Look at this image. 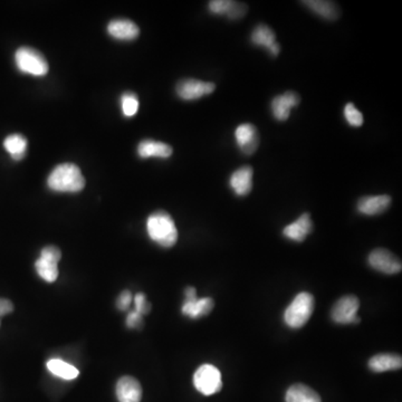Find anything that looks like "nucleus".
<instances>
[{"mask_svg":"<svg viewBox=\"0 0 402 402\" xmlns=\"http://www.w3.org/2000/svg\"><path fill=\"white\" fill-rule=\"evenodd\" d=\"M117 397L119 402H140L142 399L140 382L132 376H122L117 384Z\"/></svg>","mask_w":402,"mask_h":402,"instance_id":"dca6fc26","label":"nucleus"},{"mask_svg":"<svg viewBox=\"0 0 402 402\" xmlns=\"http://www.w3.org/2000/svg\"><path fill=\"white\" fill-rule=\"evenodd\" d=\"M41 257H44L46 260H52V262L58 263V264L60 258H62V253H60L58 247L47 246L43 249L42 253H41Z\"/></svg>","mask_w":402,"mask_h":402,"instance_id":"c85d7f7f","label":"nucleus"},{"mask_svg":"<svg viewBox=\"0 0 402 402\" xmlns=\"http://www.w3.org/2000/svg\"><path fill=\"white\" fill-rule=\"evenodd\" d=\"M122 103L123 115L125 117H133L137 115L139 110L138 96L133 93H125L121 97Z\"/></svg>","mask_w":402,"mask_h":402,"instance_id":"bb28decb","label":"nucleus"},{"mask_svg":"<svg viewBox=\"0 0 402 402\" xmlns=\"http://www.w3.org/2000/svg\"><path fill=\"white\" fill-rule=\"evenodd\" d=\"M107 31L112 37L121 41H132L140 34V29L133 21L127 19L112 21L107 26Z\"/></svg>","mask_w":402,"mask_h":402,"instance_id":"aec40b11","label":"nucleus"},{"mask_svg":"<svg viewBox=\"0 0 402 402\" xmlns=\"http://www.w3.org/2000/svg\"><path fill=\"white\" fill-rule=\"evenodd\" d=\"M368 263L376 272L384 273L387 275H395L401 272V260L388 249H374L368 257Z\"/></svg>","mask_w":402,"mask_h":402,"instance_id":"6e6552de","label":"nucleus"},{"mask_svg":"<svg viewBox=\"0 0 402 402\" xmlns=\"http://www.w3.org/2000/svg\"><path fill=\"white\" fill-rule=\"evenodd\" d=\"M368 366L369 369L376 374L395 371V370L401 369V356L393 354V353H380L369 360Z\"/></svg>","mask_w":402,"mask_h":402,"instance_id":"a211bd4d","label":"nucleus"},{"mask_svg":"<svg viewBox=\"0 0 402 402\" xmlns=\"http://www.w3.org/2000/svg\"><path fill=\"white\" fill-rule=\"evenodd\" d=\"M147 231L151 240L164 248L174 246L178 240L176 223L171 216L166 211H156L149 217L147 221Z\"/></svg>","mask_w":402,"mask_h":402,"instance_id":"f257e3e1","label":"nucleus"},{"mask_svg":"<svg viewBox=\"0 0 402 402\" xmlns=\"http://www.w3.org/2000/svg\"><path fill=\"white\" fill-rule=\"evenodd\" d=\"M46 366L54 376H58L60 379L74 380L80 374L75 366L60 359H53L48 361Z\"/></svg>","mask_w":402,"mask_h":402,"instance_id":"b1692460","label":"nucleus"},{"mask_svg":"<svg viewBox=\"0 0 402 402\" xmlns=\"http://www.w3.org/2000/svg\"><path fill=\"white\" fill-rule=\"evenodd\" d=\"M315 301L312 294L301 292L288 305L284 313V322L290 329H301L307 324L314 311Z\"/></svg>","mask_w":402,"mask_h":402,"instance_id":"7ed1b4c3","label":"nucleus"},{"mask_svg":"<svg viewBox=\"0 0 402 402\" xmlns=\"http://www.w3.org/2000/svg\"><path fill=\"white\" fill-rule=\"evenodd\" d=\"M312 231H313V223L311 215L309 213H304L294 223H290L283 229V235L290 240L302 243L307 239Z\"/></svg>","mask_w":402,"mask_h":402,"instance_id":"2eb2a0df","label":"nucleus"},{"mask_svg":"<svg viewBox=\"0 0 402 402\" xmlns=\"http://www.w3.org/2000/svg\"><path fill=\"white\" fill-rule=\"evenodd\" d=\"M300 102H301V97L295 92H286V93L275 96L270 103L273 117L280 122H285L291 115L292 109L297 107Z\"/></svg>","mask_w":402,"mask_h":402,"instance_id":"9b49d317","label":"nucleus"},{"mask_svg":"<svg viewBox=\"0 0 402 402\" xmlns=\"http://www.w3.org/2000/svg\"><path fill=\"white\" fill-rule=\"evenodd\" d=\"M344 117L349 125L353 127H360L364 125V115L356 109L353 103H348L344 107Z\"/></svg>","mask_w":402,"mask_h":402,"instance_id":"a878e982","label":"nucleus"},{"mask_svg":"<svg viewBox=\"0 0 402 402\" xmlns=\"http://www.w3.org/2000/svg\"><path fill=\"white\" fill-rule=\"evenodd\" d=\"M302 5L309 8L310 11H313L315 15L319 16L325 21H337L340 17V8L332 1H325V0H305L301 1Z\"/></svg>","mask_w":402,"mask_h":402,"instance_id":"6ab92c4d","label":"nucleus"},{"mask_svg":"<svg viewBox=\"0 0 402 402\" xmlns=\"http://www.w3.org/2000/svg\"><path fill=\"white\" fill-rule=\"evenodd\" d=\"M359 309L360 301L356 296H343L333 305L331 317L337 324H356L360 322Z\"/></svg>","mask_w":402,"mask_h":402,"instance_id":"0eeeda50","label":"nucleus"},{"mask_svg":"<svg viewBox=\"0 0 402 402\" xmlns=\"http://www.w3.org/2000/svg\"><path fill=\"white\" fill-rule=\"evenodd\" d=\"M250 41H252V44L255 45V46L268 48L270 54L274 56V58L280 54V47L278 43L276 42L275 33L268 25H264V23L258 25L253 31Z\"/></svg>","mask_w":402,"mask_h":402,"instance_id":"4468645a","label":"nucleus"},{"mask_svg":"<svg viewBox=\"0 0 402 402\" xmlns=\"http://www.w3.org/2000/svg\"><path fill=\"white\" fill-rule=\"evenodd\" d=\"M131 302H132V294L130 291H123L117 299V307L121 311H127L130 307Z\"/></svg>","mask_w":402,"mask_h":402,"instance_id":"7c9ffc66","label":"nucleus"},{"mask_svg":"<svg viewBox=\"0 0 402 402\" xmlns=\"http://www.w3.org/2000/svg\"><path fill=\"white\" fill-rule=\"evenodd\" d=\"M286 402H322L319 393L305 384H294L288 388L285 395Z\"/></svg>","mask_w":402,"mask_h":402,"instance_id":"4be33fe9","label":"nucleus"},{"mask_svg":"<svg viewBox=\"0 0 402 402\" xmlns=\"http://www.w3.org/2000/svg\"><path fill=\"white\" fill-rule=\"evenodd\" d=\"M135 311L141 315H147L151 310V305L147 301L146 295L143 293H138L134 296Z\"/></svg>","mask_w":402,"mask_h":402,"instance_id":"cd10ccee","label":"nucleus"},{"mask_svg":"<svg viewBox=\"0 0 402 402\" xmlns=\"http://www.w3.org/2000/svg\"><path fill=\"white\" fill-rule=\"evenodd\" d=\"M208 8L213 15L226 16L231 21L244 17L247 13V6L233 0H213L208 4Z\"/></svg>","mask_w":402,"mask_h":402,"instance_id":"ddd939ff","label":"nucleus"},{"mask_svg":"<svg viewBox=\"0 0 402 402\" xmlns=\"http://www.w3.org/2000/svg\"><path fill=\"white\" fill-rule=\"evenodd\" d=\"M172 152H174V150H172L171 147L166 143L150 140V139L143 140L138 147L139 156L143 159H168L171 157Z\"/></svg>","mask_w":402,"mask_h":402,"instance_id":"412c9836","label":"nucleus"},{"mask_svg":"<svg viewBox=\"0 0 402 402\" xmlns=\"http://www.w3.org/2000/svg\"><path fill=\"white\" fill-rule=\"evenodd\" d=\"M194 384L203 396L215 395L223 388L221 371L213 364H203L195 372Z\"/></svg>","mask_w":402,"mask_h":402,"instance_id":"39448f33","label":"nucleus"},{"mask_svg":"<svg viewBox=\"0 0 402 402\" xmlns=\"http://www.w3.org/2000/svg\"><path fill=\"white\" fill-rule=\"evenodd\" d=\"M27 139L21 134H11L4 141V147L14 160H21L26 156Z\"/></svg>","mask_w":402,"mask_h":402,"instance_id":"5701e85b","label":"nucleus"},{"mask_svg":"<svg viewBox=\"0 0 402 402\" xmlns=\"http://www.w3.org/2000/svg\"><path fill=\"white\" fill-rule=\"evenodd\" d=\"M142 315L135 311V310H133L127 314V325L130 329H139L142 325Z\"/></svg>","mask_w":402,"mask_h":402,"instance_id":"c756f323","label":"nucleus"},{"mask_svg":"<svg viewBox=\"0 0 402 402\" xmlns=\"http://www.w3.org/2000/svg\"><path fill=\"white\" fill-rule=\"evenodd\" d=\"M215 302L211 297L198 299L195 287L189 286L184 291V303L182 305V314L192 319L206 317L213 311Z\"/></svg>","mask_w":402,"mask_h":402,"instance_id":"423d86ee","label":"nucleus"},{"mask_svg":"<svg viewBox=\"0 0 402 402\" xmlns=\"http://www.w3.org/2000/svg\"><path fill=\"white\" fill-rule=\"evenodd\" d=\"M14 311V305L9 300L0 299V317H5Z\"/></svg>","mask_w":402,"mask_h":402,"instance_id":"2f4dec72","label":"nucleus"},{"mask_svg":"<svg viewBox=\"0 0 402 402\" xmlns=\"http://www.w3.org/2000/svg\"><path fill=\"white\" fill-rule=\"evenodd\" d=\"M37 274L48 283H53L58 277V263L46 260L44 257H39L35 263Z\"/></svg>","mask_w":402,"mask_h":402,"instance_id":"393cba45","label":"nucleus"},{"mask_svg":"<svg viewBox=\"0 0 402 402\" xmlns=\"http://www.w3.org/2000/svg\"><path fill=\"white\" fill-rule=\"evenodd\" d=\"M254 170L252 166H243L235 170L229 178V186L238 197L249 195L253 189Z\"/></svg>","mask_w":402,"mask_h":402,"instance_id":"f8f14e48","label":"nucleus"},{"mask_svg":"<svg viewBox=\"0 0 402 402\" xmlns=\"http://www.w3.org/2000/svg\"><path fill=\"white\" fill-rule=\"evenodd\" d=\"M216 90V85L211 82L199 80H184L176 85V94L184 101H195L203 96L209 95Z\"/></svg>","mask_w":402,"mask_h":402,"instance_id":"1a4fd4ad","label":"nucleus"},{"mask_svg":"<svg viewBox=\"0 0 402 402\" xmlns=\"http://www.w3.org/2000/svg\"><path fill=\"white\" fill-rule=\"evenodd\" d=\"M16 65L23 73L44 76L48 73V63L38 51L31 47H21L15 55Z\"/></svg>","mask_w":402,"mask_h":402,"instance_id":"20e7f679","label":"nucleus"},{"mask_svg":"<svg viewBox=\"0 0 402 402\" xmlns=\"http://www.w3.org/2000/svg\"><path fill=\"white\" fill-rule=\"evenodd\" d=\"M235 141L243 154L252 156L260 146V134L252 123H243L235 130Z\"/></svg>","mask_w":402,"mask_h":402,"instance_id":"9d476101","label":"nucleus"},{"mask_svg":"<svg viewBox=\"0 0 402 402\" xmlns=\"http://www.w3.org/2000/svg\"><path fill=\"white\" fill-rule=\"evenodd\" d=\"M47 184L54 191L78 192L85 187V179L76 164H63L53 170Z\"/></svg>","mask_w":402,"mask_h":402,"instance_id":"f03ea898","label":"nucleus"},{"mask_svg":"<svg viewBox=\"0 0 402 402\" xmlns=\"http://www.w3.org/2000/svg\"><path fill=\"white\" fill-rule=\"evenodd\" d=\"M391 205V197L388 195L368 196L358 201V211L364 216L384 213Z\"/></svg>","mask_w":402,"mask_h":402,"instance_id":"f3484780","label":"nucleus"}]
</instances>
